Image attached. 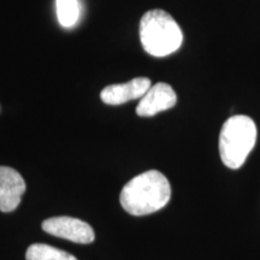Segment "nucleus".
<instances>
[{
    "mask_svg": "<svg viewBox=\"0 0 260 260\" xmlns=\"http://www.w3.org/2000/svg\"><path fill=\"white\" fill-rule=\"evenodd\" d=\"M151 86V80L147 77H136L128 82L105 87L100 93V98L107 105H121L130 100L141 99Z\"/></svg>",
    "mask_w": 260,
    "mask_h": 260,
    "instance_id": "7",
    "label": "nucleus"
},
{
    "mask_svg": "<svg viewBox=\"0 0 260 260\" xmlns=\"http://www.w3.org/2000/svg\"><path fill=\"white\" fill-rule=\"evenodd\" d=\"M171 198L168 178L157 170L142 172L130 180L121 191L122 207L133 216H146L167 206Z\"/></svg>",
    "mask_w": 260,
    "mask_h": 260,
    "instance_id": "1",
    "label": "nucleus"
},
{
    "mask_svg": "<svg viewBox=\"0 0 260 260\" xmlns=\"http://www.w3.org/2000/svg\"><path fill=\"white\" fill-rule=\"evenodd\" d=\"M177 96L172 87L168 83H155L151 86L140 100L136 113L140 117H152L159 112L167 111L176 105Z\"/></svg>",
    "mask_w": 260,
    "mask_h": 260,
    "instance_id": "5",
    "label": "nucleus"
},
{
    "mask_svg": "<svg viewBox=\"0 0 260 260\" xmlns=\"http://www.w3.org/2000/svg\"><path fill=\"white\" fill-rule=\"evenodd\" d=\"M27 186L18 171L0 167V211L11 212L18 207Z\"/></svg>",
    "mask_w": 260,
    "mask_h": 260,
    "instance_id": "6",
    "label": "nucleus"
},
{
    "mask_svg": "<svg viewBox=\"0 0 260 260\" xmlns=\"http://www.w3.org/2000/svg\"><path fill=\"white\" fill-rule=\"evenodd\" d=\"M42 229L50 235L75 243H90L95 239L93 228L73 217H53L42 222Z\"/></svg>",
    "mask_w": 260,
    "mask_h": 260,
    "instance_id": "4",
    "label": "nucleus"
},
{
    "mask_svg": "<svg viewBox=\"0 0 260 260\" xmlns=\"http://www.w3.org/2000/svg\"><path fill=\"white\" fill-rule=\"evenodd\" d=\"M56 8L61 27L70 28L79 21L80 5L77 0H56Z\"/></svg>",
    "mask_w": 260,
    "mask_h": 260,
    "instance_id": "9",
    "label": "nucleus"
},
{
    "mask_svg": "<svg viewBox=\"0 0 260 260\" xmlns=\"http://www.w3.org/2000/svg\"><path fill=\"white\" fill-rule=\"evenodd\" d=\"M140 41L151 56L167 57L181 47L183 34L171 15L155 9L146 12L140 21Z\"/></svg>",
    "mask_w": 260,
    "mask_h": 260,
    "instance_id": "2",
    "label": "nucleus"
},
{
    "mask_svg": "<svg viewBox=\"0 0 260 260\" xmlns=\"http://www.w3.org/2000/svg\"><path fill=\"white\" fill-rule=\"evenodd\" d=\"M256 125L252 118L236 115L226 119L219 134V153L224 165L241 168L256 141Z\"/></svg>",
    "mask_w": 260,
    "mask_h": 260,
    "instance_id": "3",
    "label": "nucleus"
},
{
    "mask_svg": "<svg viewBox=\"0 0 260 260\" xmlns=\"http://www.w3.org/2000/svg\"><path fill=\"white\" fill-rule=\"evenodd\" d=\"M27 260H77L74 255L61 249L45 245V243H34L27 249L25 253Z\"/></svg>",
    "mask_w": 260,
    "mask_h": 260,
    "instance_id": "8",
    "label": "nucleus"
}]
</instances>
